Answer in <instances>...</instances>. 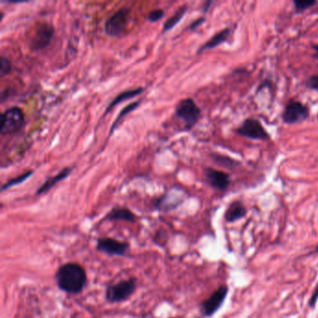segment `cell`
Instances as JSON below:
<instances>
[{
    "instance_id": "7c38bea8",
    "label": "cell",
    "mask_w": 318,
    "mask_h": 318,
    "mask_svg": "<svg viewBox=\"0 0 318 318\" xmlns=\"http://www.w3.org/2000/svg\"><path fill=\"white\" fill-rule=\"evenodd\" d=\"M183 199L181 198L180 193H175L174 190H171L170 192L165 193L161 198L158 199L155 204V207L158 210L167 211L174 210L182 203Z\"/></svg>"
},
{
    "instance_id": "484cf974",
    "label": "cell",
    "mask_w": 318,
    "mask_h": 318,
    "mask_svg": "<svg viewBox=\"0 0 318 318\" xmlns=\"http://www.w3.org/2000/svg\"><path fill=\"white\" fill-rule=\"evenodd\" d=\"M204 22H205L204 17H200V18L196 19L195 21L192 22V24H190L189 29L192 31H195L196 29H198L202 24H204Z\"/></svg>"
},
{
    "instance_id": "4fadbf2b",
    "label": "cell",
    "mask_w": 318,
    "mask_h": 318,
    "mask_svg": "<svg viewBox=\"0 0 318 318\" xmlns=\"http://www.w3.org/2000/svg\"><path fill=\"white\" fill-rule=\"evenodd\" d=\"M72 171L73 167H66V168L61 170L58 174H55L54 176L48 178L47 180L43 183L41 186L39 187V188L36 190V196L42 195V194H45V193L50 192L56 184H58L61 181L66 179L67 176H69L70 174L72 173Z\"/></svg>"
},
{
    "instance_id": "5bb4252c",
    "label": "cell",
    "mask_w": 318,
    "mask_h": 318,
    "mask_svg": "<svg viewBox=\"0 0 318 318\" xmlns=\"http://www.w3.org/2000/svg\"><path fill=\"white\" fill-rule=\"evenodd\" d=\"M231 34H232V30L230 28H224L222 30L217 32L214 36H211L210 39H208L198 49L197 54H201L207 50H212V49L220 46L221 44L228 40Z\"/></svg>"
},
{
    "instance_id": "9a60e30c",
    "label": "cell",
    "mask_w": 318,
    "mask_h": 318,
    "mask_svg": "<svg viewBox=\"0 0 318 318\" xmlns=\"http://www.w3.org/2000/svg\"><path fill=\"white\" fill-rule=\"evenodd\" d=\"M138 219L137 216L132 211L126 207H115L112 210L109 211L108 215L105 216L104 220L108 221H127V222H135Z\"/></svg>"
},
{
    "instance_id": "44dd1931",
    "label": "cell",
    "mask_w": 318,
    "mask_h": 318,
    "mask_svg": "<svg viewBox=\"0 0 318 318\" xmlns=\"http://www.w3.org/2000/svg\"><path fill=\"white\" fill-rule=\"evenodd\" d=\"M33 174H34V171L29 170V171H26V172H24L22 174H19L18 176L12 177L10 180L7 181L5 184H3L1 186V192H5V191L11 189L12 187L17 186V185L24 183V181L27 180L29 177L33 175Z\"/></svg>"
},
{
    "instance_id": "d4e9b609",
    "label": "cell",
    "mask_w": 318,
    "mask_h": 318,
    "mask_svg": "<svg viewBox=\"0 0 318 318\" xmlns=\"http://www.w3.org/2000/svg\"><path fill=\"white\" fill-rule=\"evenodd\" d=\"M306 86L311 90H318V74H314L307 79Z\"/></svg>"
},
{
    "instance_id": "3957f363",
    "label": "cell",
    "mask_w": 318,
    "mask_h": 318,
    "mask_svg": "<svg viewBox=\"0 0 318 318\" xmlns=\"http://www.w3.org/2000/svg\"><path fill=\"white\" fill-rule=\"evenodd\" d=\"M138 288L135 278H129L120 282L110 285L106 289V300L110 303H119L128 300Z\"/></svg>"
},
{
    "instance_id": "ac0fdd59",
    "label": "cell",
    "mask_w": 318,
    "mask_h": 318,
    "mask_svg": "<svg viewBox=\"0 0 318 318\" xmlns=\"http://www.w3.org/2000/svg\"><path fill=\"white\" fill-rule=\"evenodd\" d=\"M140 103L141 100H138V101H134V102L130 103L129 105H127L126 107L122 108L120 110V114L117 116V118L115 119L112 125L110 127V131H109V137H111L113 134V132H115V130L120 127V124L121 123V121L125 119V117L130 114L132 111H134L137 108L140 106Z\"/></svg>"
},
{
    "instance_id": "52a82bcc",
    "label": "cell",
    "mask_w": 318,
    "mask_h": 318,
    "mask_svg": "<svg viewBox=\"0 0 318 318\" xmlns=\"http://www.w3.org/2000/svg\"><path fill=\"white\" fill-rule=\"evenodd\" d=\"M309 108L303 103L291 100L286 105L282 113V120L286 124L300 123L309 118Z\"/></svg>"
},
{
    "instance_id": "f1b7e54d",
    "label": "cell",
    "mask_w": 318,
    "mask_h": 318,
    "mask_svg": "<svg viewBox=\"0 0 318 318\" xmlns=\"http://www.w3.org/2000/svg\"><path fill=\"white\" fill-rule=\"evenodd\" d=\"M312 49L314 50V54H313V57L318 60V44H315L312 46Z\"/></svg>"
},
{
    "instance_id": "603a6c76",
    "label": "cell",
    "mask_w": 318,
    "mask_h": 318,
    "mask_svg": "<svg viewBox=\"0 0 318 318\" xmlns=\"http://www.w3.org/2000/svg\"><path fill=\"white\" fill-rule=\"evenodd\" d=\"M12 64L9 58L1 56L0 58V77L4 78L12 72Z\"/></svg>"
},
{
    "instance_id": "8fae6325",
    "label": "cell",
    "mask_w": 318,
    "mask_h": 318,
    "mask_svg": "<svg viewBox=\"0 0 318 318\" xmlns=\"http://www.w3.org/2000/svg\"><path fill=\"white\" fill-rule=\"evenodd\" d=\"M204 175L207 183L216 191L224 192L231 185L230 174L222 171L207 167L204 169Z\"/></svg>"
},
{
    "instance_id": "30bf717a",
    "label": "cell",
    "mask_w": 318,
    "mask_h": 318,
    "mask_svg": "<svg viewBox=\"0 0 318 318\" xmlns=\"http://www.w3.org/2000/svg\"><path fill=\"white\" fill-rule=\"evenodd\" d=\"M228 292V287L222 286L217 288L208 299L204 300L201 305V311L204 316L210 317L215 312H217V310L222 305Z\"/></svg>"
},
{
    "instance_id": "d6986e66",
    "label": "cell",
    "mask_w": 318,
    "mask_h": 318,
    "mask_svg": "<svg viewBox=\"0 0 318 318\" xmlns=\"http://www.w3.org/2000/svg\"><path fill=\"white\" fill-rule=\"evenodd\" d=\"M188 12V6H182L175 12L173 16L167 19L162 26V32H169L180 23L181 20L184 18L186 12Z\"/></svg>"
},
{
    "instance_id": "8992f818",
    "label": "cell",
    "mask_w": 318,
    "mask_h": 318,
    "mask_svg": "<svg viewBox=\"0 0 318 318\" xmlns=\"http://www.w3.org/2000/svg\"><path fill=\"white\" fill-rule=\"evenodd\" d=\"M236 132L243 138L251 140L266 141L270 139V133L266 131L261 122L254 118H247L243 121L240 126L237 128Z\"/></svg>"
},
{
    "instance_id": "83f0119b",
    "label": "cell",
    "mask_w": 318,
    "mask_h": 318,
    "mask_svg": "<svg viewBox=\"0 0 318 318\" xmlns=\"http://www.w3.org/2000/svg\"><path fill=\"white\" fill-rule=\"evenodd\" d=\"M212 4H213V2H212V1H206V2H205L204 4L203 12H204V13H206V12H208V10H209V8H210Z\"/></svg>"
},
{
    "instance_id": "cb8c5ba5",
    "label": "cell",
    "mask_w": 318,
    "mask_h": 318,
    "mask_svg": "<svg viewBox=\"0 0 318 318\" xmlns=\"http://www.w3.org/2000/svg\"><path fill=\"white\" fill-rule=\"evenodd\" d=\"M163 15H164V11L163 10H162V9H155V10H152L148 14L147 19L150 23H156V22H159L160 20H162Z\"/></svg>"
},
{
    "instance_id": "ba28073f",
    "label": "cell",
    "mask_w": 318,
    "mask_h": 318,
    "mask_svg": "<svg viewBox=\"0 0 318 318\" xmlns=\"http://www.w3.org/2000/svg\"><path fill=\"white\" fill-rule=\"evenodd\" d=\"M54 25L47 22L37 24L34 35L31 38L29 46L33 51H41L47 48L54 36Z\"/></svg>"
},
{
    "instance_id": "277c9868",
    "label": "cell",
    "mask_w": 318,
    "mask_h": 318,
    "mask_svg": "<svg viewBox=\"0 0 318 318\" xmlns=\"http://www.w3.org/2000/svg\"><path fill=\"white\" fill-rule=\"evenodd\" d=\"M131 16V9L123 7L111 15L105 24V33L112 37H120L125 34Z\"/></svg>"
},
{
    "instance_id": "7a4b0ae2",
    "label": "cell",
    "mask_w": 318,
    "mask_h": 318,
    "mask_svg": "<svg viewBox=\"0 0 318 318\" xmlns=\"http://www.w3.org/2000/svg\"><path fill=\"white\" fill-rule=\"evenodd\" d=\"M174 115L179 120H182L185 126V130L190 131L198 123L202 117V110L192 98L188 97L181 99L180 101L176 104Z\"/></svg>"
},
{
    "instance_id": "6da1fadb",
    "label": "cell",
    "mask_w": 318,
    "mask_h": 318,
    "mask_svg": "<svg viewBox=\"0 0 318 318\" xmlns=\"http://www.w3.org/2000/svg\"><path fill=\"white\" fill-rule=\"evenodd\" d=\"M58 288L67 294L81 293L87 284V274L84 268L76 262L61 265L55 272Z\"/></svg>"
},
{
    "instance_id": "2e32d148",
    "label": "cell",
    "mask_w": 318,
    "mask_h": 318,
    "mask_svg": "<svg viewBox=\"0 0 318 318\" xmlns=\"http://www.w3.org/2000/svg\"><path fill=\"white\" fill-rule=\"evenodd\" d=\"M144 90V88L138 87V88H134V89H131V90H126L121 92L120 94H119L118 96L115 97L114 99H113L111 102L108 104V108H106V110H105L104 116H107L115 107H117L118 105H120V103L125 102L127 100H130V99H132V98H134V97H137V96H140Z\"/></svg>"
},
{
    "instance_id": "e0dca14e",
    "label": "cell",
    "mask_w": 318,
    "mask_h": 318,
    "mask_svg": "<svg viewBox=\"0 0 318 318\" xmlns=\"http://www.w3.org/2000/svg\"><path fill=\"white\" fill-rule=\"evenodd\" d=\"M246 213L247 211H246V206L242 204L240 201H234L229 205L227 210L224 214V217L227 222H234L245 217Z\"/></svg>"
},
{
    "instance_id": "f546056e",
    "label": "cell",
    "mask_w": 318,
    "mask_h": 318,
    "mask_svg": "<svg viewBox=\"0 0 318 318\" xmlns=\"http://www.w3.org/2000/svg\"><path fill=\"white\" fill-rule=\"evenodd\" d=\"M315 252L318 253V246H316V248H315Z\"/></svg>"
},
{
    "instance_id": "9c48e42d",
    "label": "cell",
    "mask_w": 318,
    "mask_h": 318,
    "mask_svg": "<svg viewBox=\"0 0 318 318\" xmlns=\"http://www.w3.org/2000/svg\"><path fill=\"white\" fill-rule=\"evenodd\" d=\"M130 245L127 242L116 240L114 238H99L96 241V249L99 252L105 253L108 256L124 257L129 251Z\"/></svg>"
},
{
    "instance_id": "4316f807",
    "label": "cell",
    "mask_w": 318,
    "mask_h": 318,
    "mask_svg": "<svg viewBox=\"0 0 318 318\" xmlns=\"http://www.w3.org/2000/svg\"><path fill=\"white\" fill-rule=\"evenodd\" d=\"M318 300V284L316 285V287L314 288V290H313V292H312V296H311V298H310V300H309V305L310 307L315 306V304H316V302H317Z\"/></svg>"
},
{
    "instance_id": "ffe728a7",
    "label": "cell",
    "mask_w": 318,
    "mask_h": 318,
    "mask_svg": "<svg viewBox=\"0 0 318 318\" xmlns=\"http://www.w3.org/2000/svg\"><path fill=\"white\" fill-rule=\"evenodd\" d=\"M210 157L211 159L216 162L218 165H221L226 168L234 169L241 166V163L238 161L234 160L231 157L219 154V153H211Z\"/></svg>"
},
{
    "instance_id": "5b68a950",
    "label": "cell",
    "mask_w": 318,
    "mask_h": 318,
    "mask_svg": "<svg viewBox=\"0 0 318 318\" xmlns=\"http://www.w3.org/2000/svg\"><path fill=\"white\" fill-rule=\"evenodd\" d=\"M24 123V115L23 110L18 107H12L6 109L1 114L0 133L8 135L18 132Z\"/></svg>"
},
{
    "instance_id": "7402d4cb",
    "label": "cell",
    "mask_w": 318,
    "mask_h": 318,
    "mask_svg": "<svg viewBox=\"0 0 318 318\" xmlns=\"http://www.w3.org/2000/svg\"><path fill=\"white\" fill-rule=\"evenodd\" d=\"M293 4H294L296 13H302V12H305L308 10H310L312 7L315 6L317 4V1H315V0H309V1L295 0L293 1Z\"/></svg>"
}]
</instances>
